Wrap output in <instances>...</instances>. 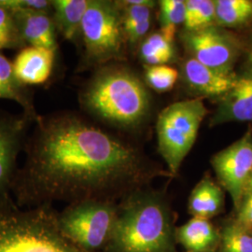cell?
I'll return each instance as SVG.
<instances>
[{"label":"cell","mask_w":252,"mask_h":252,"mask_svg":"<svg viewBox=\"0 0 252 252\" xmlns=\"http://www.w3.org/2000/svg\"><path fill=\"white\" fill-rule=\"evenodd\" d=\"M251 193H252V173H251V176H250V179H249V181H248V183H247V186H246L244 197L247 196V195H249V194H251Z\"/></svg>","instance_id":"29"},{"label":"cell","mask_w":252,"mask_h":252,"mask_svg":"<svg viewBox=\"0 0 252 252\" xmlns=\"http://www.w3.org/2000/svg\"><path fill=\"white\" fill-rule=\"evenodd\" d=\"M0 99H9L18 103L28 117L37 123L41 116L37 114L32 90L20 81L13 68V64L0 54Z\"/></svg>","instance_id":"17"},{"label":"cell","mask_w":252,"mask_h":252,"mask_svg":"<svg viewBox=\"0 0 252 252\" xmlns=\"http://www.w3.org/2000/svg\"><path fill=\"white\" fill-rule=\"evenodd\" d=\"M182 74L189 89L200 95L219 99L233 88L237 78L235 73L219 72L191 57L183 63Z\"/></svg>","instance_id":"13"},{"label":"cell","mask_w":252,"mask_h":252,"mask_svg":"<svg viewBox=\"0 0 252 252\" xmlns=\"http://www.w3.org/2000/svg\"><path fill=\"white\" fill-rule=\"evenodd\" d=\"M234 216V221L238 225L252 231V193L245 196Z\"/></svg>","instance_id":"27"},{"label":"cell","mask_w":252,"mask_h":252,"mask_svg":"<svg viewBox=\"0 0 252 252\" xmlns=\"http://www.w3.org/2000/svg\"><path fill=\"white\" fill-rule=\"evenodd\" d=\"M176 241L184 252H213L219 250L220 227L211 220L191 217L187 222L176 228Z\"/></svg>","instance_id":"15"},{"label":"cell","mask_w":252,"mask_h":252,"mask_svg":"<svg viewBox=\"0 0 252 252\" xmlns=\"http://www.w3.org/2000/svg\"><path fill=\"white\" fill-rule=\"evenodd\" d=\"M85 66L100 65L124 56L126 39L116 1L90 0L81 27Z\"/></svg>","instance_id":"6"},{"label":"cell","mask_w":252,"mask_h":252,"mask_svg":"<svg viewBox=\"0 0 252 252\" xmlns=\"http://www.w3.org/2000/svg\"><path fill=\"white\" fill-rule=\"evenodd\" d=\"M52 16L57 33L73 41L81 34V24L90 0H52Z\"/></svg>","instance_id":"18"},{"label":"cell","mask_w":252,"mask_h":252,"mask_svg":"<svg viewBox=\"0 0 252 252\" xmlns=\"http://www.w3.org/2000/svg\"><path fill=\"white\" fill-rule=\"evenodd\" d=\"M145 70L148 85L160 93L171 90L179 79L178 70L167 64L145 65Z\"/></svg>","instance_id":"25"},{"label":"cell","mask_w":252,"mask_h":252,"mask_svg":"<svg viewBox=\"0 0 252 252\" xmlns=\"http://www.w3.org/2000/svg\"><path fill=\"white\" fill-rule=\"evenodd\" d=\"M34 121L26 113L12 115L0 111V203L11 200L18 171L17 158L26 148L28 128Z\"/></svg>","instance_id":"10"},{"label":"cell","mask_w":252,"mask_h":252,"mask_svg":"<svg viewBox=\"0 0 252 252\" xmlns=\"http://www.w3.org/2000/svg\"><path fill=\"white\" fill-rule=\"evenodd\" d=\"M0 5L9 9H36L52 13V2L48 0H0Z\"/></svg>","instance_id":"26"},{"label":"cell","mask_w":252,"mask_h":252,"mask_svg":"<svg viewBox=\"0 0 252 252\" xmlns=\"http://www.w3.org/2000/svg\"><path fill=\"white\" fill-rule=\"evenodd\" d=\"M224 208L222 187L209 175L204 176L189 194L188 212L194 218L211 220Z\"/></svg>","instance_id":"16"},{"label":"cell","mask_w":252,"mask_h":252,"mask_svg":"<svg viewBox=\"0 0 252 252\" xmlns=\"http://www.w3.org/2000/svg\"><path fill=\"white\" fill-rule=\"evenodd\" d=\"M81 96L90 113L118 127L139 125L150 109V95L143 83L133 73L116 66L100 69Z\"/></svg>","instance_id":"3"},{"label":"cell","mask_w":252,"mask_h":252,"mask_svg":"<svg viewBox=\"0 0 252 252\" xmlns=\"http://www.w3.org/2000/svg\"><path fill=\"white\" fill-rule=\"evenodd\" d=\"M53 206L22 209L13 199L0 203V252H86L60 230Z\"/></svg>","instance_id":"4"},{"label":"cell","mask_w":252,"mask_h":252,"mask_svg":"<svg viewBox=\"0 0 252 252\" xmlns=\"http://www.w3.org/2000/svg\"><path fill=\"white\" fill-rule=\"evenodd\" d=\"M176 228L164 195L137 189L118 203L114 230L102 252H179Z\"/></svg>","instance_id":"2"},{"label":"cell","mask_w":252,"mask_h":252,"mask_svg":"<svg viewBox=\"0 0 252 252\" xmlns=\"http://www.w3.org/2000/svg\"><path fill=\"white\" fill-rule=\"evenodd\" d=\"M118 203L89 200L69 204L57 213L60 230L86 252H102L113 233Z\"/></svg>","instance_id":"7"},{"label":"cell","mask_w":252,"mask_h":252,"mask_svg":"<svg viewBox=\"0 0 252 252\" xmlns=\"http://www.w3.org/2000/svg\"><path fill=\"white\" fill-rule=\"evenodd\" d=\"M55 54L51 50L31 46L20 50L12 63L17 78L27 86L45 83L53 73Z\"/></svg>","instance_id":"14"},{"label":"cell","mask_w":252,"mask_h":252,"mask_svg":"<svg viewBox=\"0 0 252 252\" xmlns=\"http://www.w3.org/2000/svg\"><path fill=\"white\" fill-rule=\"evenodd\" d=\"M26 47L12 11L0 5V51L22 50Z\"/></svg>","instance_id":"24"},{"label":"cell","mask_w":252,"mask_h":252,"mask_svg":"<svg viewBox=\"0 0 252 252\" xmlns=\"http://www.w3.org/2000/svg\"><path fill=\"white\" fill-rule=\"evenodd\" d=\"M219 101L210 126L252 122V73L237 75L233 88Z\"/></svg>","instance_id":"11"},{"label":"cell","mask_w":252,"mask_h":252,"mask_svg":"<svg viewBox=\"0 0 252 252\" xmlns=\"http://www.w3.org/2000/svg\"><path fill=\"white\" fill-rule=\"evenodd\" d=\"M185 32H192L216 26L215 4L212 0L185 1Z\"/></svg>","instance_id":"22"},{"label":"cell","mask_w":252,"mask_h":252,"mask_svg":"<svg viewBox=\"0 0 252 252\" xmlns=\"http://www.w3.org/2000/svg\"><path fill=\"white\" fill-rule=\"evenodd\" d=\"M244 67H245L244 73H252V38L249 48L247 49Z\"/></svg>","instance_id":"28"},{"label":"cell","mask_w":252,"mask_h":252,"mask_svg":"<svg viewBox=\"0 0 252 252\" xmlns=\"http://www.w3.org/2000/svg\"><path fill=\"white\" fill-rule=\"evenodd\" d=\"M217 180L230 194L237 210L243 201L252 170V128L241 138L216 153L210 160Z\"/></svg>","instance_id":"9"},{"label":"cell","mask_w":252,"mask_h":252,"mask_svg":"<svg viewBox=\"0 0 252 252\" xmlns=\"http://www.w3.org/2000/svg\"><path fill=\"white\" fill-rule=\"evenodd\" d=\"M160 32L170 42H174L178 27L184 24L185 1L182 0H162L160 1Z\"/></svg>","instance_id":"23"},{"label":"cell","mask_w":252,"mask_h":252,"mask_svg":"<svg viewBox=\"0 0 252 252\" xmlns=\"http://www.w3.org/2000/svg\"><path fill=\"white\" fill-rule=\"evenodd\" d=\"M215 24L221 28H243L252 24V0H215Z\"/></svg>","instance_id":"19"},{"label":"cell","mask_w":252,"mask_h":252,"mask_svg":"<svg viewBox=\"0 0 252 252\" xmlns=\"http://www.w3.org/2000/svg\"><path fill=\"white\" fill-rule=\"evenodd\" d=\"M182 41L191 58L217 71L234 73V64L241 53L239 39L224 28L212 26L184 32Z\"/></svg>","instance_id":"8"},{"label":"cell","mask_w":252,"mask_h":252,"mask_svg":"<svg viewBox=\"0 0 252 252\" xmlns=\"http://www.w3.org/2000/svg\"><path fill=\"white\" fill-rule=\"evenodd\" d=\"M35 125L11 189L19 207L119 203L160 175L133 147L74 114L41 116Z\"/></svg>","instance_id":"1"},{"label":"cell","mask_w":252,"mask_h":252,"mask_svg":"<svg viewBox=\"0 0 252 252\" xmlns=\"http://www.w3.org/2000/svg\"><path fill=\"white\" fill-rule=\"evenodd\" d=\"M219 252V250H218V251H216V252Z\"/></svg>","instance_id":"30"},{"label":"cell","mask_w":252,"mask_h":252,"mask_svg":"<svg viewBox=\"0 0 252 252\" xmlns=\"http://www.w3.org/2000/svg\"><path fill=\"white\" fill-rule=\"evenodd\" d=\"M139 56L145 65L166 64L174 59L175 48L172 42L162 36L161 32H155L141 43Z\"/></svg>","instance_id":"20"},{"label":"cell","mask_w":252,"mask_h":252,"mask_svg":"<svg viewBox=\"0 0 252 252\" xmlns=\"http://www.w3.org/2000/svg\"><path fill=\"white\" fill-rule=\"evenodd\" d=\"M10 10L14 15L19 32L26 45L57 52V30L52 13L36 9Z\"/></svg>","instance_id":"12"},{"label":"cell","mask_w":252,"mask_h":252,"mask_svg":"<svg viewBox=\"0 0 252 252\" xmlns=\"http://www.w3.org/2000/svg\"><path fill=\"white\" fill-rule=\"evenodd\" d=\"M219 252H252V231L238 225L234 220L220 226Z\"/></svg>","instance_id":"21"},{"label":"cell","mask_w":252,"mask_h":252,"mask_svg":"<svg viewBox=\"0 0 252 252\" xmlns=\"http://www.w3.org/2000/svg\"><path fill=\"white\" fill-rule=\"evenodd\" d=\"M207 113L203 101L194 98L175 102L159 114L156 125L158 150L171 177L180 171Z\"/></svg>","instance_id":"5"}]
</instances>
